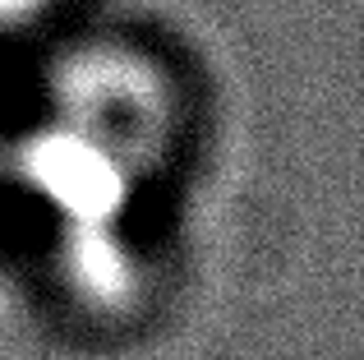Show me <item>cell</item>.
I'll use <instances>...</instances> for the list:
<instances>
[{
  "label": "cell",
  "instance_id": "1",
  "mask_svg": "<svg viewBox=\"0 0 364 360\" xmlns=\"http://www.w3.org/2000/svg\"><path fill=\"white\" fill-rule=\"evenodd\" d=\"M180 88L129 42H79L51 65L42 111L9 134V185L42 208L65 287L120 309L148 272L143 208L180 148Z\"/></svg>",
  "mask_w": 364,
  "mask_h": 360
},
{
  "label": "cell",
  "instance_id": "2",
  "mask_svg": "<svg viewBox=\"0 0 364 360\" xmlns=\"http://www.w3.org/2000/svg\"><path fill=\"white\" fill-rule=\"evenodd\" d=\"M60 0H0V33H18V28L42 23Z\"/></svg>",
  "mask_w": 364,
  "mask_h": 360
},
{
  "label": "cell",
  "instance_id": "3",
  "mask_svg": "<svg viewBox=\"0 0 364 360\" xmlns=\"http://www.w3.org/2000/svg\"><path fill=\"white\" fill-rule=\"evenodd\" d=\"M0 189H9V134L0 129Z\"/></svg>",
  "mask_w": 364,
  "mask_h": 360
}]
</instances>
